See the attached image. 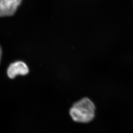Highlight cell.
I'll list each match as a JSON object with an SVG mask.
<instances>
[{
	"label": "cell",
	"instance_id": "obj_3",
	"mask_svg": "<svg viewBox=\"0 0 133 133\" xmlns=\"http://www.w3.org/2000/svg\"><path fill=\"white\" fill-rule=\"evenodd\" d=\"M29 72L28 66L22 61H16L10 64L7 70L8 76L14 78L17 75H26Z\"/></svg>",
	"mask_w": 133,
	"mask_h": 133
},
{
	"label": "cell",
	"instance_id": "obj_1",
	"mask_svg": "<svg viewBox=\"0 0 133 133\" xmlns=\"http://www.w3.org/2000/svg\"><path fill=\"white\" fill-rule=\"evenodd\" d=\"M95 105L91 99L84 97L75 102L69 110V114L74 122L89 123L95 116Z\"/></svg>",
	"mask_w": 133,
	"mask_h": 133
},
{
	"label": "cell",
	"instance_id": "obj_4",
	"mask_svg": "<svg viewBox=\"0 0 133 133\" xmlns=\"http://www.w3.org/2000/svg\"><path fill=\"white\" fill-rule=\"evenodd\" d=\"M1 54H2V50H1V48L0 46V61H1Z\"/></svg>",
	"mask_w": 133,
	"mask_h": 133
},
{
	"label": "cell",
	"instance_id": "obj_2",
	"mask_svg": "<svg viewBox=\"0 0 133 133\" xmlns=\"http://www.w3.org/2000/svg\"><path fill=\"white\" fill-rule=\"evenodd\" d=\"M22 1V0H0V17L14 15Z\"/></svg>",
	"mask_w": 133,
	"mask_h": 133
}]
</instances>
